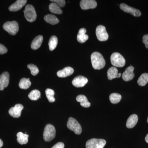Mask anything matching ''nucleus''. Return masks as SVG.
Instances as JSON below:
<instances>
[{
	"instance_id": "1",
	"label": "nucleus",
	"mask_w": 148,
	"mask_h": 148,
	"mask_svg": "<svg viewBox=\"0 0 148 148\" xmlns=\"http://www.w3.org/2000/svg\"><path fill=\"white\" fill-rule=\"evenodd\" d=\"M91 61L92 67L95 70H100L106 66V61L102 54L99 52H94L92 53Z\"/></svg>"
},
{
	"instance_id": "2",
	"label": "nucleus",
	"mask_w": 148,
	"mask_h": 148,
	"mask_svg": "<svg viewBox=\"0 0 148 148\" xmlns=\"http://www.w3.org/2000/svg\"><path fill=\"white\" fill-rule=\"evenodd\" d=\"M56 131L52 125L48 124L45 127L43 132V139L46 142H50L55 138Z\"/></svg>"
},
{
	"instance_id": "3",
	"label": "nucleus",
	"mask_w": 148,
	"mask_h": 148,
	"mask_svg": "<svg viewBox=\"0 0 148 148\" xmlns=\"http://www.w3.org/2000/svg\"><path fill=\"white\" fill-rule=\"evenodd\" d=\"M110 59L112 65L115 67L121 68L125 65V60L124 57L118 52L113 53Z\"/></svg>"
},
{
	"instance_id": "4",
	"label": "nucleus",
	"mask_w": 148,
	"mask_h": 148,
	"mask_svg": "<svg viewBox=\"0 0 148 148\" xmlns=\"http://www.w3.org/2000/svg\"><path fill=\"white\" fill-rule=\"evenodd\" d=\"M24 14L25 18L29 22H34L36 19V12L34 8L32 5H26L24 10Z\"/></svg>"
},
{
	"instance_id": "5",
	"label": "nucleus",
	"mask_w": 148,
	"mask_h": 148,
	"mask_svg": "<svg viewBox=\"0 0 148 148\" xmlns=\"http://www.w3.org/2000/svg\"><path fill=\"white\" fill-rule=\"evenodd\" d=\"M3 27L4 30L11 35H16L19 29L18 23L15 21H7L4 24Z\"/></svg>"
},
{
	"instance_id": "6",
	"label": "nucleus",
	"mask_w": 148,
	"mask_h": 148,
	"mask_svg": "<svg viewBox=\"0 0 148 148\" xmlns=\"http://www.w3.org/2000/svg\"><path fill=\"white\" fill-rule=\"evenodd\" d=\"M67 126L69 130L73 131L77 135H80L82 132V128L80 124L73 118H69L67 122Z\"/></svg>"
},
{
	"instance_id": "7",
	"label": "nucleus",
	"mask_w": 148,
	"mask_h": 148,
	"mask_svg": "<svg viewBox=\"0 0 148 148\" xmlns=\"http://www.w3.org/2000/svg\"><path fill=\"white\" fill-rule=\"evenodd\" d=\"M106 144V140L103 139L92 138L88 140L86 147V148H103Z\"/></svg>"
},
{
	"instance_id": "8",
	"label": "nucleus",
	"mask_w": 148,
	"mask_h": 148,
	"mask_svg": "<svg viewBox=\"0 0 148 148\" xmlns=\"http://www.w3.org/2000/svg\"><path fill=\"white\" fill-rule=\"evenodd\" d=\"M95 33L97 38L100 41H106L108 39L109 35L106 27L103 25H99L97 27Z\"/></svg>"
},
{
	"instance_id": "9",
	"label": "nucleus",
	"mask_w": 148,
	"mask_h": 148,
	"mask_svg": "<svg viewBox=\"0 0 148 148\" xmlns=\"http://www.w3.org/2000/svg\"><path fill=\"white\" fill-rule=\"evenodd\" d=\"M120 8L125 12L131 14L135 16H140L141 15V12L139 10L137 9L131 7L129 6L125 3L121 4Z\"/></svg>"
},
{
	"instance_id": "10",
	"label": "nucleus",
	"mask_w": 148,
	"mask_h": 148,
	"mask_svg": "<svg viewBox=\"0 0 148 148\" xmlns=\"http://www.w3.org/2000/svg\"><path fill=\"white\" fill-rule=\"evenodd\" d=\"M24 109V106L21 104H16L14 107H12L9 110V114L14 118H18L21 116V111Z\"/></svg>"
},
{
	"instance_id": "11",
	"label": "nucleus",
	"mask_w": 148,
	"mask_h": 148,
	"mask_svg": "<svg viewBox=\"0 0 148 148\" xmlns=\"http://www.w3.org/2000/svg\"><path fill=\"white\" fill-rule=\"evenodd\" d=\"M97 5V2L94 0H82L80 2L81 8L84 10L95 8Z\"/></svg>"
},
{
	"instance_id": "12",
	"label": "nucleus",
	"mask_w": 148,
	"mask_h": 148,
	"mask_svg": "<svg viewBox=\"0 0 148 148\" xmlns=\"http://www.w3.org/2000/svg\"><path fill=\"white\" fill-rule=\"evenodd\" d=\"M88 82V80L85 77L78 76L75 77L72 81V84L75 87L79 88L84 87Z\"/></svg>"
},
{
	"instance_id": "13",
	"label": "nucleus",
	"mask_w": 148,
	"mask_h": 148,
	"mask_svg": "<svg viewBox=\"0 0 148 148\" xmlns=\"http://www.w3.org/2000/svg\"><path fill=\"white\" fill-rule=\"evenodd\" d=\"M134 70V67L131 65L129 67H127L122 74V77L123 79L126 82L130 81L133 79L135 77V74L133 72Z\"/></svg>"
},
{
	"instance_id": "14",
	"label": "nucleus",
	"mask_w": 148,
	"mask_h": 148,
	"mask_svg": "<svg viewBox=\"0 0 148 148\" xmlns=\"http://www.w3.org/2000/svg\"><path fill=\"white\" fill-rule=\"evenodd\" d=\"M9 79L10 75L8 72H4L0 75V90H3L8 86Z\"/></svg>"
},
{
	"instance_id": "15",
	"label": "nucleus",
	"mask_w": 148,
	"mask_h": 148,
	"mask_svg": "<svg viewBox=\"0 0 148 148\" xmlns=\"http://www.w3.org/2000/svg\"><path fill=\"white\" fill-rule=\"evenodd\" d=\"M27 0H17L9 7V10L11 12L20 10L27 3Z\"/></svg>"
},
{
	"instance_id": "16",
	"label": "nucleus",
	"mask_w": 148,
	"mask_h": 148,
	"mask_svg": "<svg viewBox=\"0 0 148 148\" xmlns=\"http://www.w3.org/2000/svg\"><path fill=\"white\" fill-rule=\"evenodd\" d=\"M74 73V69L71 67H67L57 73V76L59 77H66L71 75Z\"/></svg>"
},
{
	"instance_id": "17",
	"label": "nucleus",
	"mask_w": 148,
	"mask_h": 148,
	"mask_svg": "<svg viewBox=\"0 0 148 148\" xmlns=\"http://www.w3.org/2000/svg\"><path fill=\"white\" fill-rule=\"evenodd\" d=\"M86 29L84 28H82L79 30L78 34L77 36V40L78 42L81 43L86 42L88 39V36L86 34Z\"/></svg>"
},
{
	"instance_id": "18",
	"label": "nucleus",
	"mask_w": 148,
	"mask_h": 148,
	"mask_svg": "<svg viewBox=\"0 0 148 148\" xmlns=\"http://www.w3.org/2000/svg\"><path fill=\"white\" fill-rule=\"evenodd\" d=\"M138 120V116L135 114L131 115L128 118L126 122V127L128 128H132L135 127Z\"/></svg>"
},
{
	"instance_id": "19",
	"label": "nucleus",
	"mask_w": 148,
	"mask_h": 148,
	"mask_svg": "<svg viewBox=\"0 0 148 148\" xmlns=\"http://www.w3.org/2000/svg\"><path fill=\"white\" fill-rule=\"evenodd\" d=\"M43 38L42 36H37L34 39L31 44V48L34 50L38 49L40 47L42 44Z\"/></svg>"
},
{
	"instance_id": "20",
	"label": "nucleus",
	"mask_w": 148,
	"mask_h": 148,
	"mask_svg": "<svg viewBox=\"0 0 148 148\" xmlns=\"http://www.w3.org/2000/svg\"><path fill=\"white\" fill-rule=\"evenodd\" d=\"M77 102L80 103L81 106L85 108H89L90 106V103L88 100L86 96L83 95H78L76 98Z\"/></svg>"
},
{
	"instance_id": "21",
	"label": "nucleus",
	"mask_w": 148,
	"mask_h": 148,
	"mask_svg": "<svg viewBox=\"0 0 148 148\" xmlns=\"http://www.w3.org/2000/svg\"><path fill=\"white\" fill-rule=\"evenodd\" d=\"M16 136L17 142L20 145H25L28 143L29 135L27 134L19 132L17 133Z\"/></svg>"
},
{
	"instance_id": "22",
	"label": "nucleus",
	"mask_w": 148,
	"mask_h": 148,
	"mask_svg": "<svg viewBox=\"0 0 148 148\" xmlns=\"http://www.w3.org/2000/svg\"><path fill=\"white\" fill-rule=\"evenodd\" d=\"M44 20L46 22L51 25H55L59 22V19L55 15L51 14H48L45 16Z\"/></svg>"
},
{
	"instance_id": "23",
	"label": "nucleus",
	"mask_w": 148,
	"mask_h": 148,
	"mask_svg": "<svg viewBox=\"0 0 148 148\" xmlns=\"http://www.w3.org/2000/svg\"><path fill=\"white\" fill-rule=\"evenodd\" d=\"M49 8L51 13L58 14H62L63 13V11L61 9V7L55 3H50Z\"/></svg>"
},
{
	"instance_id": "24",
	"label": "nucleus",
	"mask_w": 148,
	"mask_h": 148,
	"mask_svg": "<svg viewBox=\"0 0 148 148\" xmlns=\"http://www.w3.org/2000/svg\"><path fill=\"white\" fill-rule=\"evenodd\" d=\"M118 74V71L116 67H112L108 70L107 75L109 80H112L116 78Z\"/></svg>"
},
{
	"instance_id": "25",
	"label": "nucleus",
	"mask_w": 148,
	"mask_h": 148,
	"mask_svg": "<svg viewBox=\"0 0 148 148\" xmlns=\"http://www.w3.org/2000/svg\"><path fill=\"white\" fill-rule=\"evenodd\" d=\"M31 84L32 83L30 81V79L23 78L20 80L18 86L21 89H27L31 86Z\"/></svg>"
},
{
	"instance_id": "26",
	"label": "nucleus",
	"mask_w": 148,
	"mask_h": 148,
	"mask_svg": "<svg viewBox=\"0 0 148 148\" xmlns=\"http://www.w3.org/2000/svg\"><path fill=\"white\" fill-rule=\"evenodd\" d=\"M148 82V73H145L141 75L138 80V83L140 86H145Z\"/></svg>"
},
{
	"instance_id": "27",
	"label": "nucleus",
	"mask_w": 148,
	"mask_h": 148,
	"mask_svg": "<svg viewBox=\"0 0 148 148\" xmlns=\"http://www.w3.org/2000/svg\"><path fill=\"white\" fill-rule=\"evenodd\" d=\"M58 44V38L56 36L51 37L49 41V46L50 51H53L56 48Z\"/></svg>"
},
{
	"instance_id": "28",
	"label": "nucleus",
	"mask_w": 148,
	"mask_h": 148,
	"mask_svg": "<svg viewBox=\"0 0 148 148\" xmlns=\"http://www.w3.org/2000/svg\"><path fill=\"white\" fill-rule=\"evenodd\" d=\"M120 94L117 93H113L110 96V100L112 104H116L119 103L121 99Z\"/></svg>"
},
{
	"instance_id": "29",
	"label": "nucleus",
	"mask_w": 148,
	"mask_h": 148,
	"mask_svg": "<svg viewBox=\"0 0 148 148\" xmlns=\"http://www.w3.org/2000/svg\"><path fill=\"white\" fill-rule=\"evenodd\" d=\"M45 93L47 98L50 103L55 102V98L54 97L55 92L54 90L50 88H47L45 90Z\"/></svg>"
},
{
	"instance_id": "30",
	"label": "nucleus",
	"mask_w": 148,
	"mask_h": 148,
	"mask_svg": "<svg viewBox=\"0 0 148 148\" xmlns=\"http://www.w3.org/2000/svg\"><path fill=\"white\" fill-rule=\"evenodd\" d=\"M40 95L41 93L39 90H34L29 93V97L32 101H37L40 97Z\"/></svg>"
},
{
	"instance_id": "31",
	"label": "nucleus",
	"mask_w": 148,
	"mask_h": 148,
	"mask_svg": "<svg viewBox=\"0 0 148 148\" xmlns=\"http://www.w3.org/2000/svg\"><path fill=\"white\" fill-rule=\"evenodd\" d=\"M28 69H30L31 71V74L33 75H36L39 72V70L38 69V67L36 65L33 64H29L27 66Z\"/></svg>"
},
{
	"instance_id": "32",
	"label": "nucleus",
	"mask_w": 148,
	"mask_h": 148,
	"mask_svg": "<svg viewBox=\"0 0 148 148\" xmlns=\"http://www.w3.org/2000/svg\"><path fill=\"white\" fill-rule=\"evenodd\" d=\"M50 1L52 3H55L60 7H64L66 5V1L64 0H51Z\"/></svg>"
},
{
	"instance_id": "33",
	"label": "nucleus",
	"mask_w": 148,
	"mask_h": 148,
	"mask_svg": "<svg viewBox=\"0 0 148 148\" xmlns=\"http://www.w3.org/2000/svg\"><path fill=\"white\" fill-rule=\"evenodd\" d=\"M8 51L7 48L3 45L0 44V54H3L6 53Z\"/></svg>"
},
{
	"instance_id": "34",
	"label": "nucleus",
	"mask_w": 148,
	"mask_h": 148,
	"mask_svg": "<svg viewBox=\"0 0 148 148\" xmlns=\"http://www.w3.org/2000/svg\"><path fill=\"white\" fill-rule=\"evenodd\" d=\"M143 43L145 45L146 47L148 49V34L144 35L143 38Z\"/></svg>"
},
{
	"instance_id": "35",
	"label": "nucleus",
	"mask_w": 148,
	"mask_h": 148,
	"mask_svg": "<svg viewBox=\"0 0 148 148\" xmlns=\"http://www.w3.org/2000/svg\"><path fill=\"white\" fill-rule=\"evenodd\" d=\"M65 145L63 143L60 142V143H57L53 146L51 148H64Z\"/></svg>"
},
{
	"instance_id": "36",
	"label": "nucleus",
	"mask_w": 148,
	"mask_h": 148,
	"mask_svg": "<svg viewBox=\"0 0 148 148\" xmlns=\"http://www.w3.org/2000/svg\"><path fill=\"white\" fill-rule=\"evenodd\" d=\"M3 143L2 140L0 139V148H1L3 147Z\"/></svg>"
},
{
	"instance_id": "37",
	"label": "nucleus",
	"mask_w": 148,
	"mask_h": 148,
	"mask_svg": "<svg viewBox=\"0 0 148 148\" xmlns=\"http://www.w3.org/2000/svg\"><path fill=\"white\" fill-rule=\"evenodd\" d=\"M145 141L146 143H148V134L145 137Z\"/></svg>"
},
{
	"instance_id": "38",
	"label": "nucleus",
	"mask_w": 148,
	"mask_h": 148,
	"mask_svg": "<svg viewBox=\"0 0 148 148\" xmlns=\"http://www.w3.org/2000/svg\"><path fill=\"white\" fill-rule=\"evenodd\" d=\"M121 73H118L117 75V78H120L121 77Z\"/></svg>"
},
{
	"instance_id": "39",
	"label": "nucleus",
	"mask_w": 148,
	"mask_h": 148,
	"mask_svg": "<svg viewBox=\"0 0 148 148\" xmlns=\"http://www.w3.org/2000/svg\"><path fill=\"white\" fill-rule=\"evenodd\" d=\"M147 122H148V119H147Z\"/></svg>"
}]
</instances>
